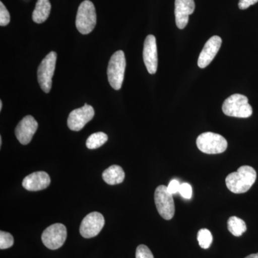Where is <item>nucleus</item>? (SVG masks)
<instances>
[{"label":"nucleus","mask_w":258,"mask_h":258,"mask_svg":"<svg viewBox=\"0 0 258 258\" xmlns=\"http://www.w3.org/2000/svg\"><path fill=\"white\" fill-rule=\"evenodd\" d=\"M257 173L249 166H242L226 177V186L235 194L247 192L255 182Z\"/></svg>","instance_id":"nucleus-1"},{"label":"nucleus","mask_w":258,"mask_h":258,"mask_svg":"<svg viewBox=\"0 0 258 258\" xmlns=\"http://www.w3.org/2000/svg\"><path fill=\"white\" fill-rule=\"evenodd\" d=\"M222 111L226 115L236 118H249L252 114L248 98L241 94H233L227 98L222 105Z\"/></svg>","instance_id":"nucleus-2"},{"label":"nucleus","mask_w":258,"mask_h":258,"mask_svg":"<svg viewBox=\"0 0 258 258\" xmlns=\"http://www.w3.org/2000/svg\"><path fill=\"white\" fill-rule=\"evenodd\" d=\"M125 57L124 52L118 50L111 56L108 62V82L113 89L118 91L121 88L124 79L125 69Z\"/></svg>","instance_id":"nucleus-3"},{"label":"nucleus","mask_w":258,"mask_h":258,"mask_svg":"<svg viewBox=\"0 0 258 258\" xmlns=\"http://www.w3.org/2000/svg\"><path fill=\"white\" fill-rule=\"evenodd\" d=\"M96 25V13L94 5L85 0L80 5L76 16V28L83 35H88L94 30Z\"/></svg>","instance_id":"nucleus-4"},{"label":"nucleus","mask_w":258,"mask_h":258,"mask_svg":"<svg viewBox=\"0 0 258 258\" xmlns=\"http://www.w3.org/2000/svg\"><path fill=\"white\" fill-rule=\"evenodd\" d=\"M197 146L205 154H217L225 152L228 144L220 134L205 132L200 134L197 139Z\"/></svg>","instance_id":"nucleus-5"},{"label":"nucleus","mask_w":258,"mask_h":258,"mask_svg":"<svg viewBox=\"0 0 258 258\" xmlns=\"http://www.w3.org/2000/svg\"><path fill=\"white\" fill-rule=\"evenodd\" d=\"M57 53L54 51L50 52L42 60L37 70V80L40 88L44 92L50 93L52 88V79L55 70Z\"/></svg>","instance_id":"nucleus-6"},{"label":"nucleus","mask_w":258,"mask_h":258,"mask_svg":"<svg viewBox=\"0 0 258 258\" xmlns=\"http://www.w3.org/2000/svg\"><path fill=\"white\" fill-rule=\"evenodd\" d=\"M154 201L159 215L164 220H171L175 213L173 195L169 193L167 186L160 185L156 189L154 193Z\"/></svg>","instance_id":"nucleus-7"},{"label":"nucleus","mask_w":258,"mask_h":258,"mask_svg":"<svg viewBox=\"0 0 258 258\" xmlns=\"http://www.w3.org/2000/svg\"><path fill=\"white\" fill-rule=\"evenodd\" d=\"M67 238V229L60 223L49 226L42 232V241L45 247L50 249H57L62 247Z\"/></svg>","instance_id":"nucleus-8"},{"label":"nucleus","mask_w":258,"mask_h":258,"mask_svg":"<svg viewBox=\"0 0 258 258\" xmlns=\"http://www.w3.org/2000/svg\"><path fill=\"white\" fill-rule=\"evenodd\" d=\"M105 225V219L102 214L93 212L83 218L80 226V233L84 238H92L101 232Z\"/></svg>","instance_id":"nucleus-9"},{"label":"nucleus","mask_w":258,"mask_h":258,"mask_svg":"<svg viewBox=\"0 0 258 258\" xmlns=\"http://www.w3.org/2000/svg\"><path fill=\"white\" fill-rule=\"evenodd\" d=\"M95 111L87 103L81 108L75 109L70 113L68 118V126L71 130L79 132L94 117Z\"/></svg>","instance_id":"nucleus-10"},{"label":"nucleus","mask_w":258,"mask_h":258,"mask_svg":"<svg viewBox=\"0 0 258 258\" xmlns=\"http://www.w3.org/2000/svg\"><path fill=\"white\" fill-rule=\"evenodd\" d=\"M38 128L37 120L32 115H27L20 120L15 128V135L20 144L27 145L31 142Z\"/></svg>","instance_id":"nucleus-11"},{"label":"nucleus","mask_w":258,"mask_h":258,"mask_svg":"<svg viewBox=\"0 0 258 258\" xmlns=\"http://www.w3.org/2000/svg\"><path fill=\"white\" fill-rule=\"evenodd\" d=\"M143 58L148 72L155 74L158 67V54L157 40L154 35H148L144 41Z\"/></svg>","instance_id":"nucleus-12"},{"label":"nucleus","mask_w":258,"mask_h":258,"mask_svg":"<svg viewBox=\"0 0 258 258\" xmlns=\"http://www.w3.org/2000/svg\"><path fill=\"white\" fill-rule=\"evenodd\" d=\"M222 42L221 37L217 35L209 39L199 56L198 64L200 69H205L211 63L217 52L220 50Z\"/></svg>","instance_id":"nucleus-13"},{"label":"nucleus","mask_w":258,"mask_h":258,"mask_svg":"<svg viewBox=\"0 0 258 258\" xmlns=\"http://www.w3.org/2000/svg\"><path fill=\"white\" fill-rule=\"evenodd\" d=\"M195 4L194 0H175V20L176 26L183 30L187 25L190 15L195 12Z\"/></svg>","instance_id":"nucleus-14"},{"label":"nucleus","mask_w":258,"mask_h":258,"mask_svg":"<svg viewBox=\"0 0 258 258\" xmlns=\"http://www.w3.org/2000/svg\"><path fill=\"white\" fill-rule=\"evenodd\" d=\"M50 177L45 171H36L24 178L23 186L28 191L45 189L50 184Z\"/></svg>","instance_id":"nucleus-15"},{"label":"nucleus","mask_w":258,"mask_h":258,"mask_svg":"<svg viewBox=\"0 0 258 258\" xmlns=\"http://www.w3.org/2000/svg\"><path fill=\"white\" fill-rule=\"evenodd\" d=\"M102 177L106 184H118L124 180L125 172L120 166L112 165L103 171Z\"/></svg>","instance_id":"nucleus-16"},{"label":"nucleus","mask_w":258,"mask_h":258,"mask_svg":"<svg viewBox=\"0 0 258 258\" xmlns=\"http://www.w3.org/2000/svg\"><path fill=\"white\" fill-rule=\"evenodd\" d=\"M51 4L49 0H37L32 13V20L35 23L41 24L46 21L50 15Z\"/></svg>","instance_id":"nucleus-17"},{"label":"nucleus","mask_w":258,"mask_h":258,"mask_svg":"<svg viewBox=\"0 0 258 258\" xmlns=\"http://www.w3.org/2000/svg\"><path fill=\"white\" fill-rule=\"evenodd\" d=\"M228 230L235 237H240L247 230L245 222L235 216L230 217L227 222Z\"/></svg>","instance_id":"nucleus-18"},{"label":"nucleus","mask_w":258,"mask_h":258,"mask_svg":"<svg viewBox=\"0 0 258 258\" xmlns=\"http://www.w3.org/2000/svg\"><path fill=\"white\" fill-rule=\"evenodd\" d=\"M108 139V136L103 132L91 134L86 141V147L89 149H98L106 143Z\"/></svg>","instance_id":"nucleus-19"},{"label":"nucleus","mask_w":258,"mask_h":258,"mask_svg":"<svg viewBox=\"0 0 258 258\" xmlns=\"http://www.w3.org/2000/svg\"><path fill=\"white\" fill-rule=\"evenodd\" d=\"M198 240L202 248L208 249L213 240L211 232L208 229H201L198 233Z\"/></svg>","instance_id":"nucleus-20"},{"label":"nucleus","mask_w":258,"mask_h":258,"mask_svg":"<svg viewBox=\"0 0 258 258\" xmlns=\"http://www.w3.org/2000/svg\"><path fill=\"white\" fill-rule=\"evenodd\" d=\"M14 244V238L9 232H0V249L10 248Z\"/></svg>","instance_id":"nucleus-21"},{"label":"nucleus","mask_w":258,"mask_h":258,"mask_svg":"<svg viewBox=\"0 0 258 258\" xmlns=\"http://www.w3.org/2000/svg\"><path fill=\"white\" fill-rule=\"evenodd\" d=\"M136 258H154V255L147 246L140 244L136 251Z\"/></svg>","instance_id":"nucleus-22"},{"label":"nucleus","mask_w":258,"mask_h":258,"mask_svg":"<svg viewBox=\"0 0 258 258\" xmlns=\"http://www.w3.org/2000/svg\"><path fill=\"white\" fill-rule=\"evenodd\" d=\"M10 22L9 12L3 3H0V25L7 26Z\"/></svg>","instance_id":"nucleus-23"},{"label":"nucleus","mask_w":258,"mask_h":258,"mask_svg":"<svg viewBox=\"0 0 258 258\" xmlns=\"http://www.w3.org/2000/svg\"><path fill=\"white\" fill-rule=\"evenodd\" d=\"M179 192L183 198L190 200L192 197V187L188 183H183L180 185Z\"/></svg>","instance_id":"nucleus-24"},{"label":"nucleus","mask_w":258,"mask_h":258,"mask_svg":"<svg viewBox=\"0 0 258 258\" xmlns=\"http://www.w3.org/2000/svg\"><path fill=\"white\" fill-rule=\"evenodd\" d=\"M180 185H181V184H180L178 180H171L169 185L167 186L168 191L171 194V195H174V194L179 192Z\"/></svg>","instance_id":"nucleus-25"},{"label":"nucleus","mask_w":258,"mask_h":258,"mask_svg":"<svg viewBox=\"0 0 258 258\" xmlns=\"http://www.w3.org/2000/svg\"><path fill=\"white\" fill-rule=\"evenodd\" d=\"M258 0H240L238 3V7L240 10H246L249 7L256 4Z\"/></svg>","instance_id":"nucleus-26"},{"label":"nucleus","mask_w":258,"mask_h":258,"mask_svg":"<svg viewBox=\"0 0 258 258\" xmlns=\"http://www.w3.org/2000/svg\"><path fill=\"white\" fill-rule=\"evenodd\" d=\"M244 258H258V253L251 254Z\"/></svg>","instance_id":"nucleus-27"},{"label":"nucleus","mask_w":258,"mask_h":258,"mask_svg":"<svg viewBox=\"0 0 258 258\" xmlns=\"http://www.w3.org/2000/svg\"><path fill=\"white\" fill-rule=\"evenodd\" d=\"M3 109V101H0V111H2Z\"/></svg>","instance_id":"nucleus-28"},{"label":"nucleus","mask_w":258,"mask_h":258,"mask_svg":"<svg viewBox=\"0 0 258 258\" xmlns=\"http://www.w3.org/2000/svg\"><path fill=\"white\" fill-rule=\"evenodd\" d=\"M2 144H3V139H2V137H0V146H2Z\"/></svg>","instance_id":"nucleus-29"}]
</instances>
